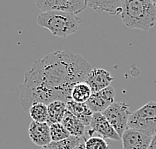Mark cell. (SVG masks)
I'll use <instances>...</instances> for the list:
<instances>
[{
	"mask_svg": "<svg viewBox=\"0 0 156 149\" xmlns=\"http://www.w3.org/2000/svg\"><path fill=\"white\" fill-rule=\"evenodd\" d=\"M153 2L155 3V4H156V0H153Z\"/></svg>",
	"mask_w": 156,
	"mask_h": 149,
	"instance_id": "603a6c76",
	"label": "cell"
},
{
	"mask_svg": "<svg viewBox=\"0 0 156 149\" xmlns=\"http://www.w3.org/2000/svg\"><path fill=\"white\" fill-rule=\"evenodd\" d=\"M148 149H156V134H154V135L152 136Z\"/></svg>",
	"mask_w": 156,
	"mask_h": 149,
	"instance_id": "44dd1931",
	"label": "cell"
},
{
	"mask_svg": "<svg viewBox=\"0 0 156 149\" xmlns=\"http://www.w3.org/2000/svg\"><path fill=\"white\" fill-rule=\"evenodd\" d=\"M92 66L82 56L57 50L35 60L20 85V105L28 111L35 103L48 105L54 101L71 100L73 86L84 82Z\"/></svg>",
	"mask_w": 156,
	"mask_h": 149,
	"instance_id": "6da1fadb",
	"label": "cell"
},
{
	"mask_svg": "<svg viewBox=\"0 0 156 149\" xmlns=\"http://www.w3.org/2000/svg\"><path fill=\"white\" fill-rule=\"evenodd\" d=\"M36 7L41 13L49 11L66 12L78 15L87 7L85 0H37Z\"/></svg>",
	"mask_w": 156,
	"mask_h": 149,
	"instance_id": "8992f818",
	"label": "cell"
},
{
	"mask_svg": "<svg viewBox=\"0 0 156 149\" xmlns=\"http://www.w3.org/2000/svg\"><path fill=\"white\" fill-rule=\"evenodd\" d=\"M128 128L153 136L156 134V102L149 101L130 114Z\"/></svg>",
	"mask_w": 156,
	"mask_h": 149,
	"instance_id": "277c9868",
	"label": "cell"
},
{
	"mask_svg": "<svg viewBox=\"0 0 156 149\" xmlns=\"http://www.w3.org/2000/svg\"><path fill=\"white\" fill-rule=\"evenodd\" d=\"M29 115L32 118V121L38 123H47L48 109L47 105L43 103H35L29 108Z\"/></svg>",
	"mask_w": 156,
	"mask_h": 149,
	"instance_id": "e0dca14e",
	"label": "cell"
},
{
	"mask_svg": "<svg viewBox=\"0 0 156 149\" xmlns=\"http://www.w3.org/2000/svg\"><path fill=\"white\" fill-rule=\"evenodd\" d=\"M151 138L140 131L127 128L121 136L122 149H148Z\"/></svg>",
	"mask_w": 156,
	"mask_h": 149,
	"instance_id": "9c48e42d",
	"label": "cell"
},
{
	"mask_svg": "<svg viewBox=\"0 0 156 149\" xmlns=\"http://www.w3.org/2000/svg\"><path fill=\"white\" fill-rule=\"evenodd\" d=\"M113 80V77L107 70L102 68H92L85 80L89 87L91 88L92 93L101 91L110 86Z\"/></svg>",
	"mask_w": 156,
	"mask_h": 149,
	"instance_id": "30bf717a",
	"label": "cell"
},
{
	"mask_svg": "<svg viewBox=\"0 0 156 149\" xmlns=\"http://www.w3.org/2000/svg\"><path fill=\"white\" fill-rule=\"evenodd\" d=\"M120 16L126 27L147 31L155 25L156 4L153 0H123Z\"/></svg>",
	"mask_w": 156,
	"mask_h": 149,
	"instance_id": "7a4b0ae2",
	"label": "cell"
},
{
	"mask_svg": "<svg viewBox=\"0 0 156 149\" xmlns=\"http://www.w3.org/2000/svg\"><path fill=\"white\" fill-rule=\"evenodd\" d=\"M50 136L52 142H58L69 138L70 134L62 125V123H55L50 125Z\"/></svg>",
	"mask_w": 156,
	"mask_h": 149,
	"instance_id": "d6986e66",
	"label": "cell"
},
{
	"mask_svg": "<svg viewBox=\"0 0 156 149\" xmlns=\"http://www.w3.org/2000/svg\"><path fill=\"white\" fill-rule=\"evenodd\" d=\"M73 149H85V147H84V142L82 141V142L79 143L75 148H73Z\"/></svg>",
	"mask_w": 156,
	"mask_h": 149,
	"instance_id": "7402d4cb",
	"label": "cell"
},
{
	"mask_svg": "<svg viewBox=\"0 0 156 149\" xmlns=\"http://www.w3.org/2000/svg\"><path fill=\"white\" fill-rule=\"evenodd\" d=\"M85 149H109V145L104 138L100 136H91L84 141Z\"/></svg>",
	"mask_w": 156,
	"mask_h": 149,
	"instance_id": "ffe728a7",
	"label": "cell"
},
{
	"mask_svg": "<svg viewBox=\"0 0 156 149\" xmlns=\"http://www.w3.org/2000/svg\"><path fill=\"white\" fill-rule=\"evenodd\" d=\"M37 23L39 26L48 29L53 36L65 38L79 29L81 20L71 13L49 11L39 14Z\"/></svg>",
	"mask_w": 156,
	"mask_h": 149,
	"instance_id": "3957f363",
	"label": "cell"
},
{
	"mask_svg": "<svg viewBox=\"0 0 156 149\" xmlns=\"http://www.w3.org/2000/svg\"><path fill=\"white\" fill-rule=\"evenodd\" d=\"M89 6L95 11L107 12L113 15H120L123 7V0H109V1H87Z\"/></svg>",
	"mask_w": 156,
	"mask_h": 149,
	"instance_id": "4fadbf2b",
	"label": "cell"
},
{
	"mask_svg": "<svg viewBox=\"0 0 156 149\" xmlns=\"http://www.w3.org/2000/svg\"><path fill=\"white\" fill-rule=\"evenodd\" d=\"M88 127H89L88 133H89L90 137L94 136V134H97L98 136L102 138H107V139L115 141L121 139V137L116 133L111 124L108 122V120L105 118V116L102 113H93L91 122Z\"/></svg>",
	"mask_w": 156,
	"mask_h": 149,
	"instance_id": "52a82bcc",
	"label": "cell"
},
{
	"mask_svg": "<svg viewBox=\"0 0 156 149\" xmlns=\"http://www.w3.org/2000/svg\"><path fill=\"white\" fill-rule=\"evenodd\" d=\"M48 109V119L47 124L49 126L55 123H61L63 117L67 110L66 103L62 101H54L47 105Z\"/></svg>",
	"mask_w": 156,
	"mask_h": 149,
	"instance_id": "9a60e30c",
	"label": "cell"
},
{
	"mask_svg": "<svg viewBox=\"0 0 156 149\" xmlns=\"http://www.w3.org/2000/svg\"><path fill=\"white\" fill-rule=\"evenodd\" d=\"M82 142V137H74L70 136L67 139H64L58 142H51L42 149H73L79 143Z\"/></svg>",
	"mask_w": 156,
	"mask_h": 149,
	"instance_id": "ac0fdd59",
	"label": "cell"
},
{
	"mask_svg": "<svg viewBox=\"0 0 156 149\" xmlns=\"http://www.w3.org/2000/svg\"><path fill=\"white\" fill-rule=\"evenodd\" d=\"M102 114L111 124L113 129L121 137L127 128H128V120L131 112L129 110V104L125 102H114L106 109Z\"/></svg>",
	"mask_w": 156,
	"mask_h": 149,
	"instance_id": "5b68a950",
	"label": "cell"
},
{
	"mask_svg": "<svg viewBox=\"0 0 156 149\" xmlns=\"http://www.w3.org/2000/svg\"><path fill=\"white\" fill-rule=\"evenodd\" d=\"M91 95H92L91 88L84 81V82H80L74 85L71 90L70 97H71L72 101L77 102V103H86Z\"/></svg>",
	"mask_w": 156,
	"mask_h": 149,
	"instance_id": "2e32d148",
	"label": "cell"
},
{
	"mask_svg": "<svg viewBox=\"0 0 156 149\" xmlns=\"http://www.w3.org/2000/svg\"><path fill=\"white\" fill-rule=\"evenodd\" d=\"M115 100V90L112 86H109L105 89L92 93L90 98L86 102L87 107L93 113L104 112Z\"/></svg>",
	"mask_w": 156,
	"mask_h": 149,
	"instance_id": "ba28073f",
	"label": "cell"
},
{
	"mask_svg": "<svg viewBox=\"0 0 156 149\" xmlns=\"http://www.w3.org/2000/svg\"><path fill=\"white\" fill-rule=\"evenodd\" d=\"M61 123L71 136L83 137L86 126L80 120H78L73 114H71L68 110H66Z\"/></svg>",
	"mask_w": 156,
	"mask_h": 149,
	"instance_id": "5bb4252c",
	"label": "cell"
},
{
	"mask_svg": "<svg viewBox=\"0 0 156 149\" xmlns=\"http://www.w3.org/2000/svg\"><path fill=\"white\" fill-rule=\"evenodd\" d=\"M28 135L30 140L37 146L44 147L51 143L50 126L47 123H38L32 121L28 127Z\"/></svg>",
	"mask_w": 156,
	"mask_h": 149,
	"instance_id": "8fae6325",
	"label": "cell"
},
{
	"mask_svg": "<svg viewBox=\"0 0 156 149\" xmlns=\"http://www.w3.org/2000/svg\"><path fill=\"white\" fill-rule=\"evenodd\" d=\"M66 108H67V110L75 116L78 120H80L85 126H89L93 112L87 107L86 104L77 103V102L69 100L66 103Z\"/></svg>",
	"mask_w": 156,
	"mask_h": 149,
	"instance_id": "7c38bea8",
	"label": "cell"
}]
</instances>
